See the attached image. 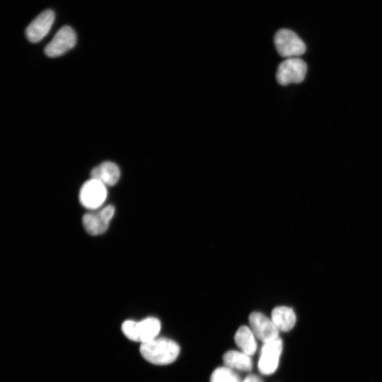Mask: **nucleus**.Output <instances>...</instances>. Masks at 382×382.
Masks as SVG:
<instances>
[{
    "instance_id": "10",
    "label": "nucleus",
    "mask_w": 382,
    "mask_h": 382,
    "mask_svg": "<svg viewBox=\"0 0 382 382\" xmlns=\"http://www.w3.org/2000/svg\"><path fill=\"white\" fill-rule=\"evenodd\" d=\"M54 21V13L47 9L40 13L27 27L25 35L31 42H37L49 33Z\"/></svg>"
},
{
    "instance_id": "7",
    "label": "nucleus",
    "mask_w": 382,
    "mask_h": 382,
    "mask_svg": "<svg viewBox=\"0 0 382 382\" xmlns=\"http://www.w3.org/2000/svg\"><path fill=\"white\" fill-rule=\"evenodd\" d=\"M283 342L280 338L264 343L260 351L257 368L264 375L273 374L278 367Z\"/></svg>"
},
{
    "instance_id": "12",
    "label": "nucleus",
    "mask_w": 382,
    "mask_h": 382,
    "mask_svg": "<svg viewBox=\"0 0 382 382\" xmlns=\"http://www.w3.org/2000/svg\"><path fill=\"white\" fill-rule=\"evenodd\" d=\"M271 319L279 331L287 332L294 327L296 316L292 308L281 306L272 310Z\"/></svg>"
},
{
    "instance_id": "4",
    "label": "nucleus",
    "mask_w": 382,
    "mask_h": 382,
    "mask_svg": "<svg viewBox=\"0 0 382 382\" xmlns=\"http://www.w3.org/2000/svg\"><path fill=\"white\" fill-rule=\"evenodd\" d=\"M107 196V186L91 178L82 185L79 194L81 204L89 211L103 207Z\"/></svg>"
},
{
    "instance_id": "1",
    "label": "nucleus",
    "mask_w": 382,
    "mask_h": 382,
    "mask_svg": "<svg viewBox=\"0 0 382 382\" xmlns=\"http://www.w3.org/2000/svg\"><path fill=\"white\" fill-rule=\"evenodd\" d=\"M139 351L147 361L156 365H166L175 361L180 353V347L170 339L156 337L141 343Z\"/></svg>"
},
{
    "instance_id": "2",
    "label": "nucleus",
    "mask_w": 382,
    "mask_h": 382,
    "mask_svg": "<svg viewBox=\"0 0 382 382\" xmlns=\"http://www.w3.org/2000/svg\"><path fill=\"white\" fill-rule=\"evenodd\" d=\"M160 320L154 317H148L140 321L127 320L121 325L125 336L134 342L144 343L157 337L161 330Z\"/></svg>"
},
{
    "instance_id": "5",
    "label": "nucleus",
    "mask_w": 382,
    "mask_h": 382,
    "mask_svg": "<svg viewBox=\"0 0 382 382\" xmlns=\"http://www.w3.org/2000/svg\"><path fill=\"white\" fill-rule=\"evenodd\" d=\"M115 212V207L110 204L88 212L82 217L84 229L92 236L104 233L108 230Z\"/></svg>"
},
{
    "instance_id": "9",
    "label": "nucleus",
    "mask_w": 382,
    "mask_h": 382,
    "mask_svg": "<svg viewBox=\"0 0 382 382\" xmlns=\"http://www.w3.org/2000/svg\"><path fill=\"white\" fill-rule=\"evenodd\" d=\"M250 328L255 336L264 343L279 338V330L270 319L260 312H253L248 318Z\"/></svg>"
},
{
    "instance_id": "3",
    "label": "nucleus",
    "mask_w": 382,
    "mask_h": 382,
    "mask_svg": "<svg viewBox=\"0 0 382 382\" xmlns=\"http://www.w3.org/2000/svg\"><path fill=\"white\" fill-rule=\"evenodd\" d=\"M274 44L279 54L287 58L299 57L306 50L304 42L294 31L282 28L274 35Z\"/></svg>"
},
{
    "instance_id": "14",
    "label": "nucleus",
    "mask_w": 382,
    "mask_h": 382,
    "mask_svg": "<svg viewBox=\"0 0 382 382\" xmlns=\"http://www.w3.org/2000/svg\"><path fill=\"white\" fill-rule=\"evenodd\" d=\"M234 341L241 352L250 356L254 354L257 349L255 336L248 326L242 325L237 330Z\"/></svg>"
},
{
    "instance_id": "13",
    "label": "nucleus",
    "mask_w": 382,
    "mask_h": 382,
    "mask_svg": "<svg viewBox=\"0 0 382 382\" xmlns=\"http://www.w3.org/2000/svg\"><path fill=\"white\" fill-rule=\"evenodd\" d=\"M223 362L226 367L242 371H250L253 368L250 356L241 351L226 352L223 356Z\"/></svg>"
},
{
    "instance_id": "8",
    "label": "nucleus",
    "mask_w": 382,
    "mask_h": 382,
    "mask_svg": "<svg viewBox=\"0 0 382 382\" xmlns=\"http://www.w3.org/2000/svg\"><path fill=\"white\" fill-rule=\"evenodd\" d=\"M76 42V35L69 25L62 27L54 35L52 40L45 47V53L50 57H56L64 54L73 48Z\"/></svg>"
},
{
    "instance_id": "11",
    "label": "nucleus",
    "mask_w": 382,
    "mask_h": 382,
    "mask_svg": "<svg viewBox=\"0 0 382 382\" xmlns=\"http://www.w3.org/2000/svg\"><path fill=\"white\" fill-rule=\"evenodd\" d=\"M91 177L100 181L105 186H112L118 182L120 178V170L115 163L105 161L91 170Z\"/></svg>"
},
{
    "instance_id": "6",
    "label": "nucleus",
    "mask_w": 382,
    "mask_h": 382,
    "mask_svg": "<svg viewBox=\"0 0 382 382\" xmlns=\"http://www.w3.org/2000/svg\"><path fill=\"white\" fill-rule=\"evenodd\" d=\"M307 72L306 63L299 57L285 59L277 69L276 79L282 86L302 82Z\"/></svg>"
},
{
    "instance_id": "15",
    "label": "nucleus",
    "mask_w": 382,
    "mask_h": 382,
    "mask_svg": "<svg viewBox=\"0 0 382 382\" xmlns=\"http://www.w3.org/2000/svg\"><path fill=\"white\" fill-rule=\"evenodd\" d=\"M210 382H242V381L233 369L226 366H221L216 369L212 372Z\"/></svg>"
},
{
    "instance_id": "16",
    "label": "nucleus",
    "mask_w": 382,
    "mask_h": 382,
    "mask_svg": "<svg viewBox=\"0 0 382 382\" xmlns=\"http://www.w3.org/2000/svg\"><path fill=\"white\" fill-rule=\"evenodd\" d=\"M242 382H263L257 376L251 374L246 376Z\"/></svg>"
}]
</instances>
